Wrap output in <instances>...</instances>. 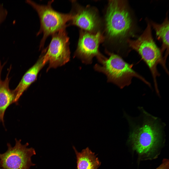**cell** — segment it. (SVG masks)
<instances>
[{"mask_svg":"<svg viewBox=\"0 0 169 169\" xmlns=\"http://www.w3.org/2000/svg\"><path fill=\"white\" fill-rule=\"evenodd\" d=\"M76 155L77 169H97L101 163L95 153L87 147L79 152L73 146Z\"/></svg>","mask_w":169,"mask_h":169,"instance_id":"obj_12","label":"cell"},{"mask_svg":"<svg viewBox=\"0 0 169 169\" xmlns=\"http://www.w3.org/2000/svg\"><path fill=\"white\" fill-rule=\"evenodd\" d=\"M3 67L0 65V121L3 123L5 111L9 105L14 102L15 96L13 90H11L9 87L10 79L8 75L11 67L9 69L5 80L2 81L1 75Z\"/></svg>","mask_w":169,"mask_h":169,"instance_id":"obj_11","label":"cell"},{"mask_svg":"<svg viewBox=\"0 0 169 169\" xmlns=\"http://www.w3.org/2000/svg\"><path fill=\"white\" fill-rule=\"evenodd\" d=\"M142 33L135 40L128 39L129 47L137 51L148 66L151 73L154 84L157 83V77L160 74L157 66L161 64L168 72L161 50L155 44L152 36L151 26L148 23Z\"/></svg>","mask_w":169,"mask_h":169,"instance_id":"obj_5","label":"cell"},{"mask_svg":"<svg viewBox=\"0 0 169 169\" xmlns=\"http://www.w3.org/2000/svg\"><path fill=\"white\" fill-rule=\"evenodd\" d=\"M151 25L155 31L157 38L162 42L161 48L160 49L162 53L166 51L164 59L166 60L169 52V21L168 17H166L163 22L159 24L153 22Z\"/></svg>","mask_w":169,"mask_h":169,"instance_id":"obj_13","label":"cell"},{"mask_svg":"<svg viewBox=\"0 0 169 169\" xmlns=\"http://www.w3.org/2000/svg\"><path fill=\"white\" fill-rule=\"evenodd\" d=\"M109 57L100 63L96 64L94 69L105 74L107 81L123 88L129 86L134 77L140 80L150 87V84L144 77L133 69L130 64L125 61L119 55L113 53H108Z\"/></svg>","mask_w":169,"mask_h":169,"instance_id":"obj_3","label":"cell"},{"mask_svg":"<svg viewBox=\"0 0 169 169\" xmlns=\"http://www.w3.org/2000/svg\"><path fill=\"white\" fill-rule=\"evenodd\" d=\"M74 11L71 12L72 18L68 26H76L87 31L95 33L97 32L100 20L96 12L88 7H77L75 2H72Z\"/></svg>","mask_w":169,"mask_h":169,"instance_id":"obj_9","label":"cell"},{"mask_svg":"<svg viewBox=\"0 0 169 169\" xmlns=\"http://www.w3.org/2000/svg\"><path fill=\"white\" fill-rule=\"evenodd\" d=\"M54 0L49 1L46 5L38 4L31 0H26V2L29 4L37 12L39 18L40 27L37 33L38 36L43 34V36L40 44V49L44 47L46 40L59 31L66 28L67 24L72 17L71 12L65 13L58 12L53 9L52 4Z\"/></svg>","mask_w":169,"mask_h":169,"instance_id":"obj_4","label":"cell"},{"mask_svg":"<svg viewBox=\"0 0 169 169\" xmlns=\"http://www.w3.org/2000/svg\"><path fill=\"white\" fill-rule=\"evenodd\" d=\"M141 122L130 123L129 141L132 149L139 155L151 157L155 153L162 139V129L156 118L144 112Z\"/></svg>","mask_w":169,"mask_h":169,"instance_id":"obj_1","label":"cell"},{"mask_svg":"<svg viewBox=\"0 0 169 169\" xmlns=\"http://www.w3.org/2000/svg\"><path fill=\"white\" fill-rule=\"evenodd\" d=\"M8 14L7 10L2 4H0V26L5 19Z\"/></svg>","mask_w":169,"mask_h":169,"instance_id":"obj_14","label":"cell"},{"mask_svg":"<svg viewBox=\"0 0 169 169\" xmlns=\"http://www.w3.org/2000/svg\"><path fill=\"white\" fill-rule=\"evenodd\" d=\"M66 28L52 35L49 45L42 51L45 59L49 63L47 70L64 65L70 60L69 38Z\"/></svg>","mask_w":169,"mask_h":169,"instance_id":"obj_7","label":"cell"},{"mask_svg":"<svg viewBox=\"0 0 169 169\" xmlns=\"http://www.w3.org/2000/svg\"><path fill=\"white\" fill-rule=\"evenodd\" d=\"M47 63L42 53L38 61L26 72L16 87L13 90L15 96L14 102H17L23 92L36 80L39 72Z\"/></svg>","mask_w":169,"mask_h":169,"instance_id":"obj_10","label":"cell"},{"mask_svg":"<svg viewBox=\"0 0 169 169\" xmlns=\"http://www.w3.org/2000/svg\"><path fill=\"white\" fill-rule=\"evenodd\" d=\"M126 4L122 0L109 2L105 16V31L111 40L120 41L132 34L133 20Z\"/></svg>","mask_w":169,"mask_h":169,"instance_id":"obj_2","label":"cell"},{"mask_svg":"<svg viewBox=\"0 0 169 169\" xmlns=\"http://www.w3.org/2000/svg\"><path fill=\"white\" fill-rule=\"evenodd\" d=\"M15 144L12 146L7 144L8 149L3 153H0V168L1 169H30L35 165L31 157L36 154L34 148H29L27 143L23 145L21 140L15 139Z\"/></svg>","mask_w":169,"mask_h":169,"instance_id":"obj_6","label":"cell"},{"mask_svg":"<svg viewBox=\"0 0 169 169\" xmlns=\"http://www.w3.org/2000/svg\"><path fill=\"white\" fill-rule=\"evenodd\" d=\"M169 160L164 158L162 161L161 164L155 169H169Z\"/></svg>","mask_w":169,"mask_h":169,"instance_id":"obj_15","label":"cell"},{"mask_svg":"<svg viewBox=\"0 0 169 169\" xmlns=\"http://www.w3.org/2000/svg\"><path fill=\"white\" fill-rule=\"evenodd\" d=\"M104 39V37L100 31L92 33L81 31L74 57L86 64H91L94 57L100 63L106 58L99 50L100 44Z\"/></svg>","mask_w":169,"mask_h":169,"instance_id":"obj_8","label":"cell"}]
</instances>
